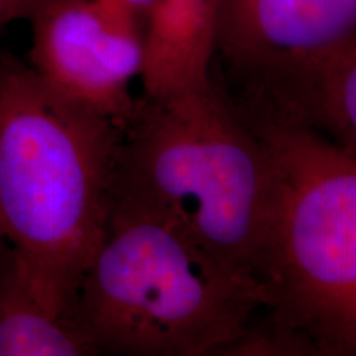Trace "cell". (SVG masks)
<instances>
[{
	"mask_svg": "<svg viewBox=\"0 0 356 356\" xmlns=\"http://www.w3.org/2000/svg\"><path fill=\"white\" fill-rule=\"evenodd\" d=\"M273 168L264 310L236 355L356 356V155L274 109L239 108Z\"/></svg>",
	"mask_w": 356,
	"mask_h": 356,
	"instance_id": "6da1fadb",
	"label": "cell"
},
{
	"mask_svg": "<svg viewBox=\"0 0 356 356\" xmlns=\"http://www.w3.org/2000/svg\"><path fill=\"white\" fill-rule=\"evenodd\" d=\"M270 195L264 140L213 74L165 96H140L121 131L114 203L170 218L259 284Z\"/></svg>",
	"mask_w": 356,
	"mask_h": 356,
	"instance_id": "7a4b0ae2",
	"label": "cell"
},
{
	"mask_svg": "<svg viewBox=\"0 0 356 356\" xmlns=\"http://www.w3.org/2000/svg\"><path fill=\"white\" fill-rule=\"evenodd\" d=\"M257 280L202 246L170 218L114 203L78 287L96 355H233L259 322Z\"/></svg>",
	"mask_w": 356,
	"mask_h": 356,
	"instance_id": "3957f363",
	"label": "cell"
},
{
	"mask_svg": "<svg viewBox=\"0 0 356 356\" xmlns=\"http://www.w3.org/2000/svg\"><path fill=\"white\" fill-rule=\"evenodd\" d=\"M121 131L0 50V226L17 254L70 291L108 229Z\"/></svg>",
	"mask_w": 356,
	"mask_h": 356,
	"instance_id": "277c9868",
	"label": "cell"
},
{
	"mask_svg": "<svg viewBox=\"0 0 356 356\" xmlns=\"http://www.w3.org/2000/svg\"><path fill=\"white\" fill-rule=\"evenodd\" d=\"M356 42V0H220L215 60L238 104L286 95L323 61Z\"/></svg>",
	"mask_w": 356,
	"mask_h": 356,
	"instance_id": "5b68a950",
	"label": "cell"
},
{
	"mask_svg": "<svg viewBox=\"0 0 356 356\" xmlns=\"http://www.w3.org/2000/svg\"><path fill=\"white\" fill-rule=\"evenodd\" d=\"M30 66L58 95L124 127L140 97L144 30L97 0H43L32 15Z\"/></svg>",
	"mask_w": 356,
	"mask_h": 356,
	"instance_id": "8992f818",
	"label": "cell"
},
{
	"mask_svg": "<svg viewBox=\"0 0 356 356\" xmlns=\"http://www.w3.org/2000/svg\"><path fill=\"white\" fill-rule=\"evenodd\" d=\"M96 355L78 315V292L13 249L0 266V356Z\"/></svg>",
	"mask_w": 356,
	"mask_h": 356,
	"instance_id": "52a82bcc",
	"label": "cell"
},
{
	"mask_svg": "<svg viewBox=\"0 0 356 356\" xmlns=\"http://www.w3.org/2000/svg\"><path fill=\"white\" fill-rule=\"evenodd\" d=\"M252 108L291 114L356 155V42L312 70L279 99Z\"/></svg>",
	"mask_w": 356,
	"mask_h": 356,
	"instance_id": "ba28073f",
	"label": "cell"
},
{
	"mask_svg": "<svg viewBox=\"0 0 356 356\" xmlns=\"http://www.w3.org/2000/svg\"><path fill=\"white\" fill-rule=\"evenodd\" d=\"M97 2L104 3V6L113 8V10L129 17V19L139 24L142 30H144L147 20H149L150 13H152L154 7L157 6L159 0H97Z\"/></svg>",
	"mask_w": 356,
	"mask_h": 356,
	"instance_id": "9c48e42d",
	"label": "cell"
},
{
	"mask_svg": "<svg viewBox=\"0 0 356 356\" xmlns=\"http://www.w3.org/2000/svg\"><path fill=\"white\" fill-rule=\"evenodd\" d=\"M43 0H0V26L20 19H30Z\"/></svg>",
	"mask_w": 356,
	"mask_h": 356,
	"instance_id": "30bf717a",
	"label": "cell"
},
{
	"mask_svg": "<svg viewBox=\"0 0 356 356\" xmlns=\"http://www.w3.org/2000/svg\"><path fill=\"white\" fill-rule=\"evenodd\" d=\"M3 238V233H2V226H0V239Z\"/></svg>",
	"mask_w": 356,
	"mask_h": 356,
	"instance_id": "8fae6325",
	"label": "cell"
}]
</instances>
